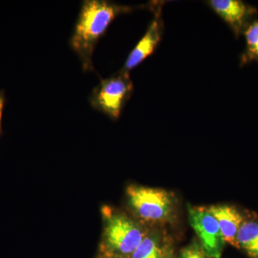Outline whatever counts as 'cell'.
<instances>
[{
    "mask_svg": "<svg viewBox=\"0 0 258 258\" xmlns=\"http://www.w3.org/2000/svg\"><path fill=\"white\" fill-rule=\"evenodd\" d=\"M132 7L105 0H86L83 3L71 37V46L79 56L83 71H93V55L98 40L118 15L130 13Z\"/></svg>",
    "mask_w": 258,
    "mask_h": 258,
    "instance_id": "1",
    "label": "cell"
},
{
    "mask_svg": "<svg viewBox=\"0 0 258 258\" xmlns=\"http://www.w3.org/2000/svg\"><path fill=\"white\" fill-rule=\"evenodd\" d=\"M126 195L131 208L144 221L161 223L174 216L176 199L165 189L133 184L127 188Z\"/></svg>",
    "mask_w": 258,
    "mask_h": 258,
    "instance_id": "2",
    "label": "cell"
},
{
    "mask_svg": "<svg viewBox=\"0 0 258 258\" xmlns=\"http://www.w3.org/2000/svg\"><path fill=\"white\" fill-rule=\"evenodd\" d=\"M102 252L129 257L143 240L147 232L133 220L106 210Z\"/></svg>",
    "mask_w": 258,
    "mask_h": 258,
    "instance_id": "3",
    "label": "cell"
},
{
    "mask_svg": "<svg viewBox=\"0 0 258 258\" xmlns=\"http://www.w3.org/2000/svg\"><path fill=\"white\" fill-rule=\"evenodd\" d=\"M133 91V83L129 73L123 71L108 79L101 80L90 96L93 108L116 120L119 118L125 102Z\"/></svg>",
    "mask_w": 258,
    "mask_h": 258,
    "instance_id": "4",
    "label": "cell"
},
{
    "mask_svg": "<svg viewBox=\"0 0 258 258\" xmlns=\"http://www.w3.org/2000/svg\"><path fill=\"white\" fill-rule=\"evenodd\" d=\"M189 223L210 258H220L225 242L216 219L205 207L188 205Z\"/></svg>",
    "mask_w": 258,
    "mask_h": 258,
    "instance_id": "5",
    "label": "cell"
},
{
    "mask_svg": "<svg viewBox=\"0 0 258 258\" xmlns=\"http://www.w3.org/2000/svg\"><path fill=\"white\" fill-rule=\"evenodd\" d=\"M208 5L239 37L249 25L257 9L240 0H211Z\"/></svg>",
    "mask_w": 258,
    "mask_h": 258,
    "instance_id": "6",
    "label": "cell"
},
{
    "mask_svg": "<svg viewBox=\"0 0 258 258\" xmlns=\"http://www.w3.org/2000/svg\"><path fill=\"white\" fill-rule=\"evenodd\" d=\"M155 16L149 25L147 32L140 41L137 43L133 50L129 54L128 58L125 61L123 71H132L139 66L149 56L152 55L160 42L161 33H162V25H161L160 6L154 8Z\"/></svg>",
    "mask_w": 258,
    "mask_h": 258,
    "instance_id": "7",
    "label": "cell"
},
{
    "mask_svg": "<svg viewBox=\"0 0 258 258\" xmlns=\"http://www.w3.org/2000/svg\"><path fill=\"white\" fill-rule=\"evenodd\" d=\"M205 208L218 222L225 243L239 249L237 236L243 222L244 214L232 205H211Z\"/></svg>",
    "mask_w": 258,
    "mask_h": 258,
    "instance_id": "8",
    "label": "cell"
},
{
    "mask_svg": "<svg viewBox=\"0 0 258 258\" xmlns=\"http://www.w3.org/2000/svg\"><path fill=\"white\" fill-rule=\"evenodd\" d=\"M239 249L249 258H258V215L254 212L244 214L243 222L237 236Z\"/></svg>",
    "mask_w": 258,
    "mask_h": 258,
    "instance_id": "9",
    "label": "cell"
},
{
    "mask_svg": "<svg viewBox=\"0 0 258 258\" xmlns=\"http://www.w3.org/2000/svg\"><path fill=\"white\" fill-rule=\"evenodd\" d=\"M168 244L161 242V238L156 234L145 236L130 258H163Z\"/></svg>",
    "mask_w": 258,
    "mask_h": 258,
    "instance_id": "10",
    "label": "cell"
},
{
    "mask_svg": "<svg viewBox=\"0 0 258 258\" xmlns=\"http://www.w3.org/2000/svg\"><path fill=\"white\" fill-rule=\"evenodd\" d=\"M246 40V52L242 60L258 62V21L249 23L244 32Z\"/></svg>",
    "mask_w": 258,
    "mask_h": 258,
    "instance_id": "11",
    "label": "cell"
},
{
    "mask_svg": "<svg viewBox=\"0 0 258 258\" xmlns=\"http://www.w3.org/2000/svg\"><path fill=\"white\" fill-rule=\"evenodd\" d=\"M179 258H210L205 252L201 244L197 241L191 242L181 249Z\"/></svg>",
    "mask_w": 258,
    "mask_h": 258,
    "instance_id": "12",
    "label": "cell"
},
{
    "mask_svg": "<svg viewBox=\"0 0 258 258\" xmlns=\"http://www.w3.org/2000/svg\"><path fill=\"white\" fill-rule=\"evenodd\" d=\"M5 103V96L4 91H0V135L2 132V119H3V109H4Z\"/></svg>",
    "mask_w": 258,
    "mask_h": 258,
    "instance_id": "13",
    "label": "cell"
},
{
    "mask_svg": "<svg viewBox=\"0 0 258 258\" xmlns=\"http://www.w3.org/2000/svg\"><path fill=\"white\" fill-rule=\"evenodd\" d=\"M102 252V251H101ZM101 258H130L125 256L118 255V254L108 253L106 252H102Z\"/></svg>",
    "mask_w": 258,
    "mask_h": 258,
    "instance_id": "14",
    "label": "cell"
},
{
    "mask_svg": "<svg viewBox=\"0 0 258 258\" xmlns=\"http://www.w3.org/2000/svg\"><path fill=\"white\" fill-rule=\"evenodd\" d=\"M163 258H174V251H173L172 247L171 245H168L166 247L165 253H164Z\"/></svg>",
    "mask_w": 258,
    "mask_h": 258,
    "instance_id": "15",
    "label": "cell"
}]
</instances>
